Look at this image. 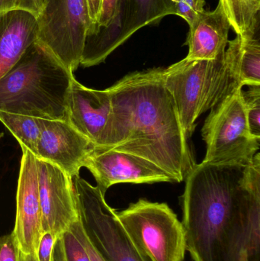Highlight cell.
I'll list each match as a JSON object with an SVG mask.
<instances>
[{
	"mask_svg": "<svg viewBox=\"0 0 260 261\" xmlns=\"http://www.w3.org/2000/svg\"><path fill=\"white\" fill-rule=\"evenodd\" d=\"M182 197L194 261H250L259 253L260 153L249 165L195 164Z\"/></svg>",
	"mask_w": 260,
	"mask_h": 261,
	"instance_id": "1",
	"label": "cell"
},
{
	"mask_svg": "<svg viewBox=\"0 0 260 261\" xmlns=\"http://www.w3.org/2000/svg\"><path fill=\"white\" fill-rule=\"evenodd\" d=\"M163 74L134 72L108 88L112 113L100 147L142 156L180 182L195 163Z\"/></svg>",
	"mask_w": 260,
	"mask_h": 261,
	"instance_id": "2",
	"label": "cell"
},
{
	"mask_svg": "<svg viewBox=\"0 0 260 261\" xmlns=\"http://www.w3.org/2000/svg\"><path fill=\"white\" fill-rule=\"evenodd\" d=\"M73 73L35 41L0 79V112L67 120Z\"/></svg>",
	"mask_w": 260,
	"mask_h": 261,
	"instance_id": "3",
	"label": "cell"
},
{
	"mask_svg": "<svg viewBox=\"0 0 260 261\" xmlns=\"http://www.w3.org/2000/svg\"><path fill=\"white\" fill-rule=\"evenodd\" d=\"M215 60L182 61L164 68V84L172 96L186 138L192 137L198 117L238 89L240 80L236 38Z\"/></svg>",
	"mask_w": 260,
	"mask_h": 261,
	"instance_id": "4",
	"label": "cell"
},
{
	"mask_svg": "<svg viewBox=\"0 0 260 261\" xmlns=\"http://www.w3.org/2000/svg\"><path fill=\"white\" fill-rule=\"evenodd\" d=\"M116 219L138 251L149 261H184L186 234L181 221L166 203L140 199Z\"/></svg>",
	"mask_w": 260,
	"mask_h": 261,
	"instance_id": "5",
	"label": "cell"
},
{
	"mask_svg": "<svg viewBox=\"0 0 260 261\" xmlns=\"http://www.w3.org/2000/svg\"><path fill=\"white\" fill-rule=\"evenodd\" d=\"M211 110L201 129L206 144L205 162L218 165L251 164L259 151L260 138L250 134L241 90Z\"/></svg>",
	"mask_w": 260,
	"mask_h": 261,
	"instance_id": "6",
	"label": "cell"
},
{
	"mask_svg": "<svg viewBox=\"0 0 260 261\" xmlns=\"http://www.w3.org/2000/svg\"><path fill=\"white\" fill-rule=\"evenodd\" d=\"M37 41L73 73L91 27L86 0H47L36 18Z\"/></svg>",
	"mask_w": 260,
	"mask_h": 261,
	"instance_id": "7",
	"label": "cell"
},
{
	"mask_svg": "<svg viewBox=\"0 0 260 261\" xmlns=\"http://www.w3.org/2000/svg\"><path fill=\"white\" fill-rule=\"evenodd\" d=\"M79 216L85 233L106 261H149L134 245L116 219L114 208L97 187L73 178Z\"/></svg>",
	"mask_w": 260,
	"mask_h": 261,
	"instance_id": "8",
	"label": "cell"
},
{
	"mask_svg": "<svg viewBox=\"0 0 260 261\" xmlns=\"http://www.w3.org/2000/svg\"><path fill=\"white\" fill-rule=\"evenodd\" d=\"M174 12L172 0H119L111 23L87 34L80 65L90 67L102 64L137 31L157 24Z\"/></svg>",
	"mask_w": 260,
	"mask_h": 261,
	"instance_id": "9",
	"label": "cell"
},
{
	"mask_svg": "<svg viewBox=\"0 0 260 261\" xmlns=\"http://www.w3.org/2000/svg\"><path fill=\"white\" fill-rule=\"evenodd\" d=\"M37 170L43 231L56 240L80 218L73 178L38 158Z\"/></svg>",
	"mask_w": 260,
	"mask_h": 261,
	"instance_id": "10",
	"label": "cell"
},
{
	"mask_svg": "<svg viewBox=\"0 0 260 261\" xmlns=\"http://www.w3.org/2000/svg\"><path fill=\"white\" fill-rule=\"evenodd\" d=\"M83 167L91 172L97 182L96 187L104 196L111 186L118 184L175 182L170 175L151 161L106 147H93L84 161Z\"/></svg>",
	"mask_w": 260,
	"mask_h": 261,
	"instance_id": "11",
	"label": "cell"
},
{
	"mask_svg": "<svg viewBox=\"0 0 260 261\" xmlns=\"http://www.w3.org/2000/svg\"><path fill=\"white\" fill-rule=\"evenodd\" d=\"M22 150L16 193V215L12 231L21 254L38 257L44 231L38 193L37 158L24 147ZM38 258V257H37Z\"/></svg>",
	"mask_w": 260,
	"mask_h": 261,
	"instance_id": "12",
	"label": "cell"
},
{
	"mask_svg": "<svg viewBox=\"0 0 260 261\" xmlns=\"http://www.w3.org/2000/svg\"><path fill=\"white\" fill-rule=\"evenodd\" d=\"M94 147L68 121L43 119L36 158L56 166L73 178L79 176Z\"/></svg>",
	"mask_w": 260,
	"mask_h": 261,
	"instance_id": "13",
	"label": "cell"
},
{
	"mask_svg": "<svg viewBox=\"0 0 260 261\" xmlns=\"http://www.w3.org/2000/svg\"><path fill=\"white\" fill-rule=\"evenodd\" d=\"M112 113L108 89L93 90L72 81L67 99V121L95 147H102Z\"/></svg>",
	"mask_w": 260,
	"mask_h": 261,
	"instance_id": "14",
	"label": "cell"
},
{
	"mask_svg": "<svg viewBox=\"0 0 260 261\" xmlns=\"http://www.w3.org/2000/svg\"><path fill=\"white\" fill-rule=\"evenodd\" d=\"M230 21L221 3L215 10L203 11L189 24L186 44L189 60H215L225 51L228 43Z\"/></svg>",
	"mask_w": 260,
	"mask_h": 261,
	"instance_id": "15",
	"label": "cell"
},
{
	"mask_svg": "<svg viewBox=\"0 0 260 261\" xmlns=\"http://www.w3.org/2000/svg\"><path fill=\"white\" fill-rule=\"evenodd\" d=\"M36 18L24 11L0 13V79L37 41Z\"/></svg>",
	"mask_w": 260,
	"mask_h": 261,
	"instance_id": "16",
	"label": "cell"
},
{
	"mask_svg": "<svg viewBox=\"0 0 260 261\" xmlns=\"http://www.w3.org/2000/svg\"><path fill=\"white\" fill-rule=\"evenodd\" d=\"M237 35L256 36L259 25L260 0H219Z\"/></svg>",
	"mask_w": 260,
	"mask_h": 261,
	"instance_id": "17",
	"label": "cell"
},
{
	"mask_svg": "<svg viewBox=\"0 0 260 261\" xmlns=\"http://www.w3.org/2000/svg\"><path fill=\"white\" fill-rule=\"evenodd\" d=\"M42 120L24 115L0 112V122L16 138L21 147L27 149L35 156L41 136Z\"/></svg>",
	"mask_w": 260,
	"mask_h": 261,
	"instance_id": "18",
	"label": "cell"
},
{
	"mask_svg": "<svg viewBox=\"0 0 260 261\" xmlns=\"http://www.w3.org/2000/svg\"><path fill=\"white\" fill-rule=\"evenodd\" d=\"M240 80L244 86L260 85L259 38L237 35Z\"/></svg>",
	"mask_w": 260,
	"mask_h": 261,
	"instance_id": "19",
	"label": "cell"
},
{
	"mask_svg": "<svg viewBox=\"0 0 260 261\" xmlns=\"http://www.w3.org/2000/svg\"><path fill=\"white\" fill-rule=\"evenodd\" d=\"M247 91L241 90L247 125L250 134L260 138V85L249 86Z\"/></svg>",
	"mask_w": 260,
	"mask_h": 261,
	"instance_id": "20",
	"label": "cell"
},
{
	"mask_svg": "<svg viewBox=\"0 0 260 261\" xmlns=\"http://www.w3.org/2000/svg\"><path fill=\"white\" fill-rule=\"evenodd\" d=\"M67 261H91L79 239L69 228L62 236Z\"/></svg>",
	"mask_w": 260,
	"mask_h": 261,
	"instance_id": "21",
	"label": "cell"
},
{
	"mask_svg": "<svg viewBox=\"0 0 260 261\" xmlns=\"http://www.w3.org/2000/svg\"><path fill=\"white\" fill-rule=\"evenodd\" d=\"M119 3V0H102L99 19L90 28L87 34L100 28L107 27L115 17Z\"/></svg>",
	"mask_w": 260,
	"mask_h": 261,
	"instance_id": "22",
	"label": "cell"
},
{
	"mask_svg": "<svg viewBox=\"0 0 260 261\" xmlns=\"http://www.w3.org/2000/svg\"><path fill=\"white\" fill-rule=\"evenodd\" d=\"M174 4V15L181 17L189 24L197 18L200 11L195 4V0H172ZM204 11V10H203Z\"/></svg>",
	"mask_w": 260,
	"mask_h": 261,
	"instance_id": "23",
	"label": "cell"
},
{
	"mask_svg": "<svg viewBox=\"0 0 260 261\" xmlns=\"http://www.w3.org/2000/svg\"><path fill=\"white\" fill-rule=\"evenodd\" d=\"M19 254L12 232L0 236V261H20Z\"/></svg>",
	"mask_w": 260,
	"mask_h": 261,
	"instance_id": "24",
	"label": "cell"
},
{
	"mask_svg": "<svg viewBox=\"0 0 260 261\" xmlns=\"http://www.w3.org/2000/svg\"><path fill=\"white\" fill-rule=\"evenodd\" d=\"M56 239L48 232H44L40 242L38 261H52L53 248Z\"/></svg>",
	"mask_w": 260,
	"mask_h": 261,
	"instance_id": "25",
	"label": "cell"
},
{
	"mask_svg": "<svg viewBox=\"0 0 260 261\" xmlns=\"http://www.w3.org/2000/svg\"><path fill=\"white\" fill-rule=\"evenodd\" d=\"M46 1L47 0H17L16 9L28 12L37 18L44 9Z\"/></svg>",
	"mask_w": 260,
	"mask_h": 261,
	"instance_id": "26",
	"label": "cell"
},
{
	"mask_svg": "<svg viewBox=\"0 0 260 261\" xmlns=\"http://www.w3.org/2000/svg\"><path fill=\"white\" fill-rule=\"evenodd\" d=\"M102 0H86L89 15L91 20V27L97 22L102 7ZM90 27V28H91Z\"/></svg>",
	"mask_w": 260,
	"mask_h": 261,
	"instance_id": "27",
	"label": "cell"
},
{
	"mask_svg": "<svg viewBox=\"0 0 260 261\" xmlns=\"http://www.w3.org/2000/svg\"><path fill=\"white\" fill-rule=\"evenodd\" d=\"M17 0H0V13L16 9Z\"/></svg>",
	"mask_w": 260,
	"mask_h": 261,
	"instance_id": "28",
	"label": "cell"
},
{
	"mask_svg": "<svg viewBox=\"0 0 260 261\" xmlns=\"http://www.w3.org/2000/svg\"><path fill=\"white\" fill-rule=\"evenodd\" d=\"M19 258L20 261H38V258L33 254H23L20 253Z\"/></svg>",
	"mask_w": 260,
	"mask_h": 261,
	"instance_id": "29",
	"label": "cell"
},
{
	"mask_svg": "<svg viewBox=\"0 0 260 261\" xmlns=\"http://www.w3.org/2000/svg\"><path fill=\"white\" fill-rule=\"evenodd\" d=\"M195 2L197 7H198L200 11L205 10L204 6L206 5V1L205 0H195Z\"/></svg>",
	"mask_w": 260,
	"mask_h": 261,
	"instance_id": "30",
	"label": "cell"
},
{
	"mask_svg": "<svg viewBox=\"0 0 260 261\" xmlns=\"http://www.w3.org/2000/svg\"><path fill=\"white\" fill-rule=\"evenodd\" d=\"M52 261H58L57 256L53 248V255H52Z\"/></svg>",
	"mask_w": 260,
	"mask_h": 261,
	"instance_id": "31",
	"label": "cell"
},
{
	"mask_svg": "<svg viewBox=\"0 0 260 261\" xmlns=\"http://www.w3.org/2000/svg\"><path fill=\"white\" fill-rule=\"evenodd\" d=\"M58 261H67V259H66L65 256H60V257H58Z\"/></svg>",
	"mask_w": 260,
	"mask_h": 261,
	"instance_id": "32",
	"label": "cell"
}]
</instances>
